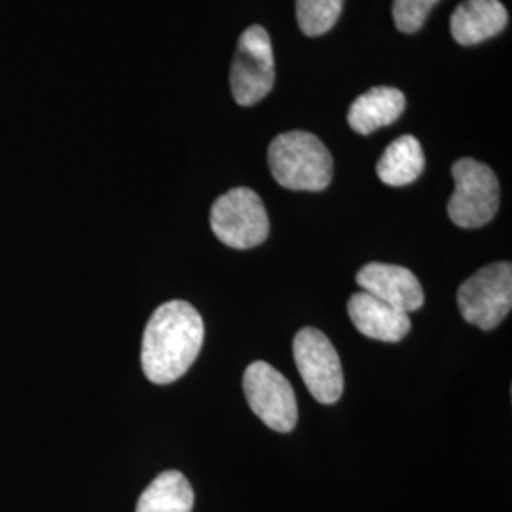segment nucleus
I'll return each instance as SVG.
<instances>
[{
    "label": "nucleus",
    "instance_id": "1",
    "mask_svg": "<svg viewBox=\"0 0 512 512\" xmlns=\"http://www.w3.org/2000/svg\"><path fill=\"white\" fill-rule=\"evenodd\" d=\"M202 315L183 300L165 302L148 319L141 365L152 384L177 382L194 365L203 346Z\"/></svg>",
    "mask_w": 512,
    "mask_h": 512
},
{
    "label": "nucleus",
    "instance_id": "2",
    "mask_svg": "<svg viewBox=\"0 0 512 512\" xmlns=\"http://www.w3.org/2000/svg\"><path fill=\"white\" fill-rule=\"evenodd\" d=\"M268 165L277 184L296 192H321L334 173L329 150L308 131L277 135L268 148Z\"/></svg>",
    "mask_w": 512,
    "mask_h": 512
},
{
    "label": "nucleus",
    "instance_id": "3",
    "mask_svg": "<svg viewBox=\"0 0 512 512\" xmlns=\"http://www.w3.org/2000/svg\"><path fill=\"white\" fill-rule=\"evenodd\" d=\"M211 230L224 245L243 251L268 239L270 219L255 190L239 186L213 203Z\"/></svg>",
    "mask_w": 512,
    "mask_h": 512
},
{
    "label": "nucleus",
    "instance_id": "4",
    "mask_svg": "<svg viewBox=\"0 0 512 512\" xmlns=\"http://www.w3.org/2000/svg\"><path fill=\"white\" fill-rule=\"evenodd\" d=\"M463 319L478 329L494 330L512 308V264L495 262L471 275L458 291Z\"/></svg>",
    "mask_w": 512,
    "mask_h": 512
},
{
    "label": "nucleus",
    "instance_id": "5",
    "mask_svg": "<svg viewBox=\"0 0 512 512\" xmlns=\"http://www.w3.org/2000/svg\"><path fill=\"white\" fill-rule=\"evenodd\" d=\"M456 190L448 202V215L459 228H480L499 209V181L494 171L473 158H461L452 167Z\"/></svg>",
    "mask_w": 512,
    "mask_h": 512
},
{
    "label": "nucleus",
    "instance_id": "6",
    "mask_svg": "<svg viewBox=\"0 0 512 512\" xmlns=\"http://www.w3.org/2000/svg\"><path fill=\"white\" fill-rule=\"evenodd\" d=\"M275 82L274 48L264 27L251 25L239 37L230 86L236 103L253 107L272 92Z\"/></svg>",
    "mask_w": 512,
    "mask_h": 512
},
{
    "label": "nucleus",
    "instance_id": "7",
    "mask_svg": "<svg viewBox=\"0 0 512 512\" xmlns=\"http://www.w3.org/2000/svg\"><path fill=\"white\" fill-rule=\"evenodd\" d=\"M294 361L311 397L323 404L340 401L344 393V374L338 351L321 330H300L294 336Z\"/></svg>",
    "mask_w": 512,
    "mask_h": 512
},
{
    "label": "nucleus",
    "instance_id": "8",
    "mask_svg": "<svg viewBox=\"0 0 512 512\" xmlns=\"http://www.w3.org/2000/svg\"><path fill=\"white\" fill-rule=\"evenodd\" d=\"M247 403L260 420L277 433H289L298 421L293 385L274 366L255 361L243 374Z\"/></svg>",
    "mask_w": 512,
    "mask_h": 512
},
{
    "label": "nucleus",
    "instance_id": "9",
    "mask_svg": "<svg viewBox=\"0 0 512 512\" xmlns=\"http://www.w3.org/2000/svg\"><path fill=\"white\" fill-rule=\"evenodd\" d=\"M357 285L365 293L376 296L378 300L408 315L420 310L425 302L418 277L404 266L370 262L359 270Z\"/></svg>",
    "mask_w": 512,
    "mask_h": 512
},
{
    "label": "nucleus",
    "instance_id": "10",
    "mask_svg": "<svg viewBox=\"0 0 512 512\" xmlns=\"http://www.w3.org/2000/svg\"><path fill=\"white\" fill-rule=\"evenodd\" d=\"M348 313L355 329L372 340L395 344L408 336L412 329L408 313L395 310L393 306L365 291L355 293L349 298Z\"/></svg>",
    "mask_w": 512,
    "mask_h": 512
},
{
    "label": "nucleus",
    "instance_id": "11",
    "mask_svg": "<svg viewBox=\"0 0 512 512\" xmlns=\"http://www.w3.org/2000/svg\"><path fill=\"white\" fill-rule=\"evenodd\" d=\"M509 23V12L499 0H465L450 19V31L461 46H475L499 35Z\"/></svg>",
    "mask_w": 512,
    "mask_h": 512
},
{
    "label": "nucleus",
    "instance_id": "12",
    "mask_svg": "<svg viewBox=\"0 0 512 512\" xmlns=\"http://www.w3.org/2000/svg\"><path fill=\"white\" fill-rule=\"evenodd\" d=\"M406 107V97L397 88L378 86L359 95L348 112L349 128L359 135H370L376 129L391 126L401 118Z\"/></svg>",
    "mask_w": 512,
    "mask_h": 512
},
{
    "label": "nucleus",
    "instance_id": "13",
    "mask_svg": "<svg viewBox=\"0 0 512 512\" xmlns=\"http://www.w3.org/2000/svg\"><path fill=\"white\" fill-rule=\"evenodd\" d=\"M425 169V154L414 135H403L385 148L376 173L387 186H406L418 181Z\"/></svg>",
    "mask_w": 512,
    "mask_h": 512
},
{
    "label": "nucleus",
    "instance_id": "14",
    "mask_svg": "<svg viewBox=\"0 0 512 512\" xmlns=\"http://www.w3.org/2000/svg\"><path fill=\"white\" fill-rule=\"evenodd\" d=\"M194 490L179 471L156 476L139 497L135 512H192Z\"/></svg>",
    "mask_w": 512,
    "mask_h": 512
},
{
    "label": "nucleus",
    "instance_id": "15",
    "mask_svg": "<svg viewBox=\"0 0 512 512\" xmlns=\"http://www.w3.org/2000/svg\"><path fill=\"white\" fill-rule=\"evenodd\" d=\"M344 0H296V19L308 37L329 33L342 14Z\"/></svg>",
    "mask_w": 512,
    "mask_h": 512
},
{
    "label": "nucleus",
    "instance_id": "16",
    "mask_svg": "<svg viewBox=\"0 0 512 512\" xmlns=\"http://www.w3.org/2000/svg\"><path fill=\"white\" fill-rule=\"evenodd\" d=\"M437 2L440 0H393V19L397 29L406 35L420 31Z\"/></svg>",
    "mask_w": 512,
    "mask_h": 512
}]
</instances>
